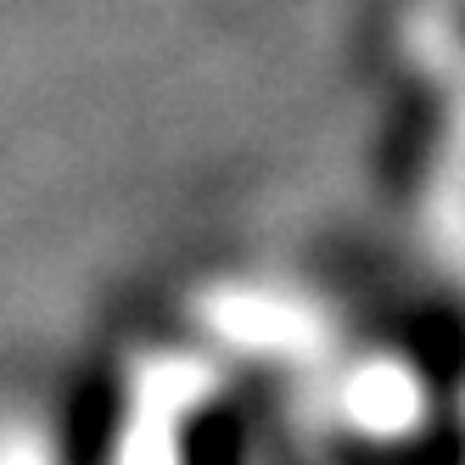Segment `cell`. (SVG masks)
<instances>
[{
  "label": "cell",
  "mask_w": 465,
  "mask_h": 465,
  "mask_svg": "<svg viewBox=\"0 0 465 465\" xmlns=\"http://www.w3.org/2000/svg\"><path fill=\"white\" fill-rule=\"evenodd\" d=\"M113 426H118V392L107 381L84 387L68 420V465H102L113 454Z\"/></svg>",
  "instance_id": "obj_1"
},
{
  "label": "cell",
  "mask_w": 465,
  "mask_h": 465,
  "mask_svg": "<svg viewBox=\"0 0 465 465\" xmlns=\"http://www.w3.org/2000/svg\"><path fill=\"white\" fill-rule=\"evenodd\" d=\"M185 465H242L236 431H230L224 415H213V420H203V426L191 431V454H185Z\"/></svg>",
  "instance_id": "obj_2"
}]
</instances>
